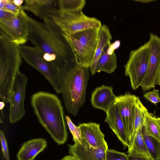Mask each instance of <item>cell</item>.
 <instances>
[{
    "instance_id": "obj_12",
    "label": "cell",
    "mask_w": 160,
    "mask_h": 160,
    "mask_svg": "<svg viewBox=\"0 0 160 160\" xmlns=\"http://www.w3.org/2000/svg\"><path fill=\"white\" fill-rule=\"evenodd\" d=\"M137 97L135 95L127 92L124 95L116 96L115 102L126 128L129 142L134 134L135 104Z\"/></svg>"
},
{
    "instance_id": "obj_17",
    "label": "cell",
    "mask_w": 160,
    "mask_h": 160,
    "mask_svg": "<svg viewBox=\"0 0 160 160\" xmlns=\"http://www.w3.org/2000/svg\"><path fill=\"white\" fill-rule=\"evenodd\" d=\"M116 97L112 86L103 85L93 91L90 101L94 108L102 110L106 113L110 107L114 103Z\"/></svg>"
},
{
    "instance_id": "obj_26",
    "label": "cell",
    "mask_w": 160,
    "mask_h": 160,
    "mask_svg": "<svg viewBox=\"0 0 160 160\" xmlns=\"http://www.w3.org/2000/svg\"><path fill=\"white\" fill-rule=\"evenodd\" d=\"M22 9V6H18L16 5L13 0H0V10L10 12L17 15Z\"/></svg>"
},
{
    "instance_id": "obj_19",
    "label": "cell",
    "mask_w": 160,
    "mask_h": 160,
    "mask_svg": "<svg viewBox=\"0 0 160 160\" xmlns=\"http://www.w3.org/2000/svg\"><path fill=\"white\" fill-rule=\"evenodd\" d=\"M46 140L34 138L24 143L17 154L18 160H34L36 156L47 147Z\"/></svg>"
},
{
    "instance_id": "obj_32",
    "label": "cell",
    "mask_w": 160,
    "mask_h": 160,
    "mask_svg": "<svg viewBox=\"0 0 160 160\" xmlns=\"http://www.w3.org/2000/svg\"><path fill=\"white\" fill-rule=\"evenodd\" d=\"M128 160H155L152 157H145L142 156L127 154Z\"/></svg>"
},
{
    "instance_id": "obj_3",
    "label": "cell",
    "mask_w": 160,
    "mask_h": 160,
    "mask_svg": "<svg viewBox=\"0 0 160 160\" xmlns=\"http://www.w3.org/2000/svg\"><path fill=\"white\" fill-rule=\"evenodd\" d=\"M61 93L67 112L74 116L85 102L89 78L88 68L79 66L75 60L68 61L58 68Z\"/></svg>"
},
{
    "instance_id": "obj_28",
    "label": "cell",
    "mask_w": 160,
    "mask_h": 160,
    "mask_svg": "<svg viewBox=\"0 0 160 160\" xmlns=\"http://www.w3.org/2000/svg\"><path fill=\"white\" fill-rule=\"evenodd\" d=\"M106 160H128L127 154L112 149H108L106 153Z\"/></svg>"
},
{
    "instance_id": "obj_4",
    "label": "cell",
    "mask_w": 160,
    "mask_h": 160,
    "mask_svg": "<svg viewBox=\"0 0 160 160\" xmlns=\"http://www.w3.org/2000/svg\"><path fill=\"white\" fill-rule=\"evenodd\" d=\"M19 46L0 31V98L9 102L12 87L22 63Z\"/></svg>"
},
{
    "instance_id": "obj_31",
    "label": "cell",
    "mask_w": 160,
    "mask_h": 160,
    "mask_svg": "<svg viewBox=\"0 0 160 160\" xmlns=\"http://www.w3.org/2000/svg\"><path fill=\"white\" fill-rule=\"evenodd\" d=\"M16 15L10 12L0 10V19H7L12 18Z\"/></svg>"
},
{
    "instance_id": "obj_23",
    "label": "cell",
    "mask_w": 160,
    "mask_h": 160,
    "mask_svg": "<svg viewBox=\"0 0 160 160\" xmlns=\"http://www.w3.org/2000/svg\"><path fill=\"white\" fill-rule=\"evenodd\" d=\"M86 4L85 0H59L58 1L59 10L67 12L82 11Z\"/></svg>"
},
{
    "instance_id": "obj_29",
    "label": "cell",
    "mask_w": 160,
    "mask_h": 160,
    "mask_svg": "<svg viewBox=\"0 0 160 160\" xmlns=\"http://www.w3.org/2000/svg\"><path fill=\"white\" fill-rule=\"evenodd\" d=\"M143 97L148 101L155 105L160 102V96L159 90L154 88L152 91L145 92Z\"/></svg>"
},
{
    "instance_id": "obj_6",
    "label": "cell",
    "mask_w": 160,
    "mask_h": 160,
    "mask_svg": "<svg viewBox=\"0 0 160 160\" xmlns=\"http://www.w3.org/2000/svg\"><path fill=\"white\" fill-rule=\"evenodd\" d=\"M19 49L26 62L41 74L57 93H61L58 68L56 65L47 60L43 54L34 47L23 45L19 46Z\"/></svg>"
},
{
    "instance_id": "obj_1",
    "label": "cell",
    "mask_w": 160,
    "mask_h": 160,
    "mask_svg": "<svg viewBox=\"0 0 160 160\" xmlns=\"http://www.w3.org/2000/svg\"><path fill=\"white\" fill-rule=\"evenodd\" d=\"M29 34L28 40L43 54L47 61L58 68L66 62L75 60L70 45L63 33L50 18L40 22L28 16Z\"/></svg>"
},
{
    "instance_id": "obj_25",
    "label": "cell",
    "mask_w": 160,
    "mask_h": 160,
    "mask_svg": "<svg viewBox=\"0 0 160 160\" xmlns=\"http://www.w3.org/2000/svg\"><path fill=\"white\" fill-rule=\"evenodd\" d=\"M142 136L152 157L155 160H160V142L147 135L142 128Z\"/></svg>"
},
{
    "instance_id": "obj_8",
    "label": "cell",
    "mask_w": 160,
    "mask_h": 160,
    "mask_svg": "<svg viewBox=\"0 0 160 160\" xmlns=\"http://www.w3.org/2000/svg\"><path fill=\"white\" fill-rule=\"evenodd\" d=\"M150 55L149 41L138 48L131 51L124 65L125 74L130 79L133 90L140 86L148 69Z\"/></svg>"
},
{
    "instance_id": "obj_34",
    "label": "cell",
    "mask_w": 160,
    "mask_h": 160,
    "mask_svg": "<svg viewBox=\"0 0 160 160\" xmlns=\"http://www.w3.org/2000/svg\"><path fill=\"white\" fill-rule=\"evenodd\" d=\"M134 1L140 2L143 3H148L153 2H155L157 0H134Z\"/></svg>"
},
{
    "instance_id": "obj_10",
    "label": "cell",
    "mask_w": 160,
    "mask_h": 160,
    "mask_svg": "<svg viewBox=\"0 0 160 160\" xmlns=\"http://www.w3.org/2000/svg\"><path fill=\"white\" fill-rule=\"evenodd\" d=\"M28 16L22 9L18 15L12 18L0 19V31L12 42L19 46L24 45L28 41Z\"/></svg>"
},
{
    "instance_id": "obj_27",
    "label": "cell",
    "mask_w": 160,
    "mask_h": 160,
    "mask_svg": "<svg viewBox=\"0 0 160 160\" xmlns=\"http://www.w3.org/2000/svg\"><path fill=\"white\" fill-rule=\"evenodd\" d=\"M65 118L70 131L72 136L73 141L74 142L77 141L80 144L81 133L79 126L75 125L68 116L66 115Z\"/></svg>"
},
{
    "instance_id": "obj_37",
    "label": "cell",
    "mask_w": 160,
    "mask_h": 160,
    "mask_svg": "<svg viewBox=\"0 0 160 160\" xmlns=\"http://www.w3.org/2000/svg\"><path fill=\"white\" fill-rule=\"evenodd\" d=\"M156 85L160 86V68L158 72V75L157 78Z\"/></svg>"
},
{
    "instance_id": "obj_21",
    "label": "cell",
    "mask_w": 160,
    "mask_h": 160,
    "mask_svg": "<svg viewBox=\"0 0 160 160\" xmlns=\"http://www.w3.org/2000/svg\"><path fill=\"white\" fill-rule=\"evenodd\" d=\"M112 39V36L108 27L105 24L102 25L99 30L97 47L90 68L91 72L93 70L102 50L110 42Z\"/></svg>"
},
{
    "instance_id": "obj_24",
    "label": "cell",
    "mask_w": 160,
    "mask_h": 160,
    "mask_svg": "<svg viewBox=\"0 0 160 160\" xmlns=\"http://www.w3.org/2000/svg\"><path fill=\"white\" fill-rule=\"evenodd\" d=\"M148 110L137 96L135 104V114L134 127V133L137 131L142 128L145 119V114Z\"/></svg>"
},
{
    "instance_id": "obj_36",
    "label": "cell",
    "mask_w": 160,
    "mask_h": 160,
    "mask_svg": "<svg viewBox=\"0 0 160 160\" xmlns=\"http://www.w3.org/2000/svg\"><path fill=\"white\" fill-rule=\"evenodd\" d=\"M5 103L3 101H1L0 102V109L1 111V113H2V115L3 116V113L2 112V109L5 106Z\"/></svg>"
},
{
    "instance_id": "obj_2",
    "label": "cell",
    "mask_w": 160,
    "mask_h": 160,
    "mask_svg": "<svg viewBox=\"0 0 160 160\" xmlns=\"http://www.w3.org/2000/svg\"><path fill=\"white\" fill-rule=\"evenodd\" d=\"M31 102L40 124L58 145L64 144L68 136L63 109L57 96L40 91L33 94Z\"/></svg>"
},
{
    "instance_id": "obj_35",
    "label": "cell",
    "mask_w": 160,
    "mask_h": 160,
    "mask_svg": "<svg viewBox=\"0 0 160 160\" xmlns=\"http://www.w3.org/2000/svg\"><path fill=\"white\" fill-rule=\"evenodd\" d=\"M13 2L14 3L17 5L21 6L23 0H14Z\"/></svg>"
},
{
    "instance_id": "obj_7",
    "label": "cell",
    "mask_w": 160,
    "mask_h": 160,
    "mask_svg": "<svg viewBox=\"0 0 160 160\" xmlns=\"http://www.w3.org/2000/svg\"><path fill=\"white\" fill-rule=\"evenodd\" d=\"M51 19L62 32L67 35L87 29L102 26L101 22L95 17L88 16L81 11L74 12L59 11Z\"/></svg>"
},
{
    "instance_id": "obj_18",
    "label": "cell",
    "mask_w": 160,
    "mask_h": 160,
    "mask_svg": "<svg viewBox=\"0 0 160 160\" xmlns=\"http://www.w3.org/2000/svg\"><path fill=\"white\" fill-rule=\"evenodd\" d=\"M115 49L110 42L102 50L93 70L91 72L92 75L101 71L109 74L114 72L117 67V57L114 52Z\"/></svg>"
},
{
    "instance_id": "obj_15",
    "label": "cell",
    "mask_w": 160,
    "mask_h": 160,
    "mask_svg": "<svg viewBox=\"0 0 160 160\" xmlns=\"http://www.w3.org/2000/svg\"><path fill=\"white\" fill-rule=\"evenodd\" d=\"M106 113L104 121L108 124L124 148L128 147L129 141L127 130L115 103L110 107Z\"/></svg>"
},
{
    "instance_id": "obj_14",
    "label": "cell",
    "mask_w": 160,
    "mask_h": 160,
    "mask_svg": "<svg viewBox=\"0 0 160 160\" xmlns=\"http://www.w3.org/2000/svg\"><path fill=\"white\" fill-rule=\"evenodd\" d=\"M57 0H26L22 9L30 11L35 16L43 19L52 18L59 11L56 8L58 4Z\"/></svg>"
},
{
    "instance_id": "obj_9",
    "label": "cell",
    "mask_w": 160,
    "mask_h": 160,
    "mask_svg": "<svg viewBox=\"0 0 160 160\" xmlns=\"http://www.w3.org/2000/svg\"><path fill=\"white\" fill-rule=\"evenodd\" d=\"M28 79L27 77L19 71L14 80L9 100V117L11 123L18 121L25 114L24 102Z\"/></svg>"
},
{
    "instance_id": "obj_5",
    "label": "cell",
    "mask_w": 160,
    "mask_h": 160,
    "mask_svg": "<svg viewBox=\"0 0 160 160\" xmlns=\"http://www.w3.org/2000/svg\"><path fill=\"white\" fill-rule=\"evenodd\" d=\"M100 28L88 29L69 35L63 33L71 48L75 61L79 66L90 68L97 47Z\"/></svg>"
},
{
    "instance_id": "obj_33",
    "label": "cell",
    "mask_w": 160,
    "mask_h": 160,
    "mask_svg": "<svg viewBox=\"0 0 160 160\" xmlns=\"http://www.w3.org/2000/svg\"><path fill=\"white\" fill-rule=\"evenodd\" d=\"M60 160H78L74 156L71 155H67L63 158Z\"/></svg>"
},
{
    "instance_id": "obj_30",
    "label": "cell",
    "mask_w": 160,
    "mask_h": 160,
    "mask_svg": "<svg viewBox=\"0 0 160 160\" xmlns=\"http://www.w3.org/2000/svg\"><path fill=\"white\" fill-rule=\"evenodd\" d=\"M0 139L3 156L6 160H10L7 140L4 132L2 130H0Z\"/></svg>"
},
{
    "instance_id": "obj_20",
    "label": "cell",
    "mask_w": 160,
    "mask_h": 160,
    "mask_svg": "<svg viewBox=\"0 0 160 160\" xmlns=\"http://www.w3.org/2000/svg\"><path fill=\"white\" fill-rule=\"evenodd\" d=\"M128 152L131 155L152 157L144 141L142 129L135 132L129 142Z\"/></svg>"
},
{
    "instance_id": "obj_11",
    "label": "cell",
    "mask_w": 160,
    "mask_h": 160,
    "mask_svg": "<svg viewBox=\"0 0 160 160\" xmlns=\"http://www.w3.org/2000/svg\"><path fill=\"white\" fill-rule=\"evenodd\" d=\"M148 41L150 55L148 67L140 86L144 92L154 88L156 85L160 68V37L156 34L151 33Z\"/></svg>"
},
{
    "instance_id": "obj_22",
    "label": "cell",
    "mask_w": 160,
    "mask_h": 160,
    "mask_svg": "<svg viewBox=\"0 0 160 160\" xmlns=\"http://www.w3.org/2000/svg\"><path fill=\"white\" fill-rule=\"evenodd\" d=\"M145 133L160 142V118L147 111L142 127Z\"/></svg>"
},
{
    "instance_id": "obj_13",
    "label": "cell",
    "mask_w": 160,
    "mask_h": 160,
    "mask_svg": "<svg viewBox=\"0 0 160 160\" xmlns=\"http://www.w3.org/2000/svg\"><path fill=\"white\" fill-rule=\"evenodd\" d=\"M68 146L69 154L78 160H106V153L108 149L107 143L97 148L83 142L80 144L77 141Z\"/></svg>"
},
{
    "instance_id": "obj_16",
    "label": "cell",
    "mask_w": 160,
    "mask_h": 160,
    "mask_svg": "<svg viewBox=\"0 0 160 160\" xmlns=\"http://www.w3.org/2000/svg\"><path fill=\"white\" fill-rule=\"evenodd\" d=\"M78 125L81 130V143H84L95 148L107 143L105 139L104 135L101 130L100 124L90 122L79 123Z\"/></svg>"
}]
</instances>
